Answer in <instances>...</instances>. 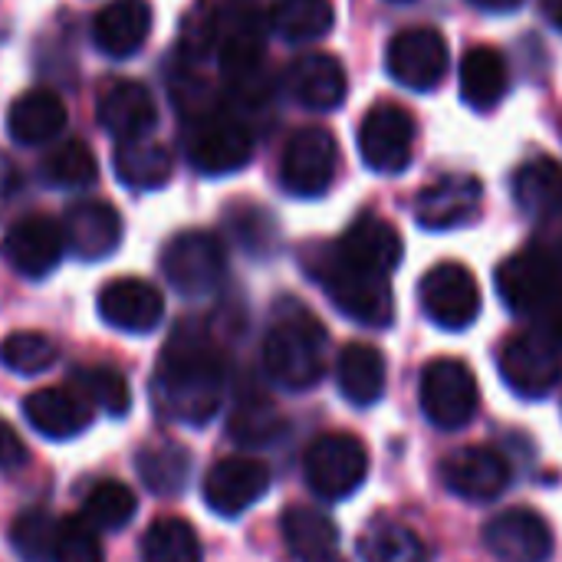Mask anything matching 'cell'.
Here are the masks:
<instances>
[{"mask_svg":"<svg viewBox=\"0 0 562 562\" xmlns=\"http://www.w3.org/2000/svg\"><path fill=\"white\" fill-rule=\"evenodd\" d=\"M63 234L79 260H105L122 244V217L105 201H76L63 217Z\"/></svg>","mask_w":562,"mask_h":562,"instance_id":"cell-20","label":"cell"},{"mask_svg":"<svg viewBox=\"0 0 562 562\" xmlns=\"http://www.w3.org/2000/svg\"><path fill=\"white\" fill-rule=\"evenodd\" d=\"M231 227L234 234L240 237V244L254 254L267 250L270 247V237H273V227L270 221L260 214V211H240V214H231Z\"/></svg>","mask_w":562,"mask_h":562,"instance_id":"cell-45","label":"cell"},{"mask_svg":"<svg viewBox=\"0 0 562 562\" xmlns=\"http://www.w3.org/2000/svg\"><path fill=\"white\" fill-rule=\"evenodd\" d=\"M56 537L59 520L49 517V510H23L10 527V547L23 562H56Z\"/></svg>","mask_w":562,"mask_h":562,"instance_id":"cell-40","label":"cell"},{"mask_svg":"<svg viewBox=\"0 0 562 562\" xmlns=\"http://www.w3.org/2000/svg\"><path fill=\"white\" fill-rule=\"evenodd\" d=\"M418 296H422L425 316L448 333H461L474 326V319L481 316V286L474 273L461 263L431 267L422 277Z\"/></svg>","mask_w":562,"mask_h":562,"instance_id":"cell-9","label":"cell"},{"mask_svg":"<svg viewBox=\"0 0 562 562\" xmlns=\"http://www.w3.org/2000/svg\"><path fill=\"white\" fill-rule=\"evenodd\" d=\"M72 385H76V392H79L89 405L102 408V412L112 415V418H122V415H128V408H132L128 379H125L115 366H82V369L72 372Z\"/></svg>","mask_w":562,"mask_h":562,"instance_id":"cell-37","label":"cell"},{"mask_svg":"<svg viewBox=\"0 0 562 562\" xmlns=\"http://www.w3.org/2000/svg\"><path fill=\"white\" fill-rule=\"evenodd\" d=\"M477 10H487V13H510V10H517L524 0H471Z\"/></svg>","mask_w":562,"mask_h":562,"instance_id":"cell-47","label":"cell"},{"mask_svg":"<svg viewBox=\"0 0 562 562\" xmlns=\"http://www.w3.org/2000/svg\"><path fill=\"white\" fill-rule=\"evenodd\" d=\"M501 375L520 398H543L562 379V349L543 333L514 336L501 352Z\"/></svg>","mask_w":562,"mask_h":562,"instance_id":"cell-11","label":"cell"},{"mask_svg":"<svg viewBox=\"0 0 562 562\" xmlns=\"http://www.w3.org/2000/svg\"><path fill=\"white\" fill-rule=\"evenodd\" d=\"M336 382L346 402L369 408L385 395V356L369 342H352L339 352Z\"/></svg>","mask_w":562,"mask_h":562,"instance_id":"cell-28","label":"cell"},{"mask_svg":"<svg viewBox=\"0 0 562 562\" xmlns=\"http://www.w3.org/2000/svg\"><path fill=\"white\" fill-rule=\"evenodd\" d=\"M151 33V7L148 0H112L95 13L92 40L105 56L128 59L142 49Z\"/></svg>","mask_w":562,"mask_h":562,"instance_id":"cell-24","label":"cell"},{"mask_svg":"<svg viewBox=\"0 0 562 562\" xmlns=\"http://www.w3.org/2000/svg\"><path fill=\"white\" fill-rule=\"evenodd\" d=\"M10 191H13V171H10V165L0 158V204L10 198Z\"/></svg>","mask_w":562,"mask_h":562,"instance_id":"cell-48","label":"cell"},{"mask_svg":"<svg viewBox=\"0 0 562 562\" xmlns=\"http://www.w3.org/2000/svg\"><path fill=\"white\" fill-rule=\"evenodd\" d=\"M161 273L188 300L211 296L227 273L224 244L207 231H184L175 234L161 250Z\"/></svg>","mask_w":562,"mask_h":562,"instance_id":"cell-4","label":"cell"},{"mask_svg":"<svg viewBox=\"0 0 562 562\" xmlns=\"http://www.w3.org/2000/svg\"><path fill=\"white\" fill-rule=\"evenodd\" d=\"M184 155L201 175H234L250 161L254 138L234 115L198 112L184 135Z\"/></svg>","mask_w":562,"mask_h":562,"instance_id":"cell-6","label":"cell"},{"mask_svg":"<svg viewBox=\"0 0 562 562\" xmlns=\"http://www.w3.org/2000/svg\"><path fill=\"white\" fill-rule=\"evenodd\" d=\"M23 464H26V445L20 441L13 425L0 418V471H20Z\"/></svg>","mask_w":562,"mask_h":562,"instance_id":"cell-46","label":"cell"},{"mask_svg":"<svg viewBox=\"0 0 562 562\" xmlns=\"http://www.w3.org/2000/svg\"><path fill=\"white\" fill-rule=\"evenodd\" d=\"M221 46V66L234 82H244L257 76L260 56H263V26L254 13H237L227 30L217 33Z\"/></svg>","mask_w":562,"mask_h":562,"instance_id":"cell-33","label":"cell"},{"mask_svg":"<svg viewBox=\"0 0 562 562\" xmlns=\"http://www.w3.org/2000/svg\"><path fill=\"white\" fill-rule=\"evenodd\" d=\"M385 66L398 86L415 89V92H428V89L441 86V79L448 72V43L431 26L402 30L389 43Z\"/></svg>","mask_w":562,"mask_h":562,"instance_id":"cell-13","label":"cell"},{"mask_svg":"<svg viewBox=\"0 0 562 562\" xmlns=\"http://www.w3.org/2000/svg\"><path fill=\"white\" fill-rule=\"evenodd\" d=\"M333 0H273L270 26L290 43H313L333 30Z\"/></svg>","mask_w":562,"mask_h":562,"instance_id":"cell-34","label":"cell"},{"mask_svg":"<svg viewBox=\"0 0 562 562\" xmlns=\"http://www.w3.org/2000/svg\"><path fill=\"white\" fill-rule=\"evenodd\" d=\"M402 237L398 231L375 217V214H362L352 221V227L342 234V240L336 244V254L369 273H382L389 277L398 263H402Z\"/></svg>","mask_w":562,"mask_h":562,"instance_id":"cell-22","label":"cell"},{"mask_svg":"<svg viewBox=\"0 0 562 562\" xmlns=\"http://www.w3.org/2000/svg\"><path fill=\"white\" fill-rule=\"evenodd\" d=\"M557 26L562 30V0H557Z\"/></svg>","mask_w":562,"mask_h":562,"instance_id":"cell-49","label":"cell"},{"mask_svg":"<svg viewBox=\"0 0 562 562\" xmlns=\"http://www.w3.org/2000/svg\"><path fill=\"white\" fill-rule=\"evenodd\" d=\"M155 408L168 422L207 425L224 402V359L201 323H178L155 369Z\"/></svg>","mask_w":562,"mask_h":562,"instance_id":"cell-1","label":"cell"},{"mask_svg":"<svg viewBox=\"0 0 562 562\" xmlns=\"http://www.w3.org/2000/svg\"><path fill=\"white\" fill-rule=\"evenodd\" d=\"M484 543L501 562H547L553 557L550 524L527 507L497 514L484 527Z\"/></svg>","mask_w":562,"mask_h":562,"instance_id":"cell-16","label":"cell"},{"mask_svg":"<svg viewBox=\"0 0 562 562\" xmlns=\"http://www.w3.org/2000/svg\"><path fill=\"white\" fill-rule=\"evenodd\" d=\"M231 438L240 441V445H250V448H260V445H270L273 438L283 435V418L277 415V408L260 398V395H244L237 405H234V415H231Z\"/></svg>","mask_w":562,"mask_h":562,"instance_id":"cell-41","label":"cell"},{"mask_svg":"<svg viewBox=\"0 0 562 562\" xmlns=\"http://www.w3.org/2000/svg\"><path fill=\"white\" fill-rule=\"evenodd\" d=\"M135 507H138V501H135L128 484H122V481H99L82 497V520L92 530L112 533V530H122V527L132 524Z\"/></svg>","mask_w":562,"mask_h":562,"instance_id":"cell-36","label":"cell"},{"mask_svg":"<svg viewBox=\"0 0 562 562\" xmlns=\"http://www.w3.org/2000/svg\"><path fill=\"white\" fill-rule=\"evenodd\" d=\"M112 165H115L119 181L135 188V191L165 188L171 181V171H175V161H171L168 148L158 145V142H145V138L119 142Z\"/></svg>","mask_w":562,"mask_h":562,"instance_id":"cell-31","label":"cell"},{"mask_svg":"<svg viewBox=\"0 0 562 562\" xmlns=\"http://www.w3.org/2000/svg\"><path fill=\"white\" fill-rule=\"evenodd\" d=\"M135 471L151 494L175 497L191 477V454L175 441H151L135 454Z\"/></svg>","mask_w":562,"mask_h":562,"instance_id":"cell-32","label":"cell"},{"mask_svg":"<svg viewBox=\"0 0 562 562\" xmlns=\"http://www.w3.org/2000/svg\"><path fill=\"white\" fill-rule=\"evenodd\" d=\"M99 316L119 333H151L165 316L161 293L138 277L112 280L99 290Z\"/></svg>","mask_w":562,"mask_h":562,"instance_id":"cell-19","label":"cell"},{"mask_svg":"<svg viewBox=\"0 0 562 562\" xmlns=\"http://www.w3.org/2000/svg\"><path fill=\"white\" fill-rule=\"evenodd\" d=\"M415 119L395 102H375L359 125V151L372 171L398 175L412 165Z\"/></svg>","mask_w":562,"mask_h":562,"instance_id":"cell-10","label":"cell"},{"mask_svg":"<svg viewBox=\"0 0 562 562\" xmlns=\"http://www.w3.org/2000/svg\"><path fill=\"white\" fill-rule=\"evenodd\" d=\"M369 474L366 445L352 435H323L306 448L303 477L313 494L323 501H346L352 497Z\"/></svg>","mask_w":562,"mask_h":562,"instance_id":"cell-5","label":"cell"},{"mask_svg":"<svg viewBox=\"0 0 562 562\" xmlns=\"http://www.w3.org/2000/svg\"><path fill=\"white\" fill-rule=\"evenodd\" d=\"M398 3H402V0H398Z\"/></svg>","mask_w":562,"mask_h":562,"instance_id":"cell-50","label":"cell"},{"mask_svg":"<svg viewBox=\"0 0 562 562\" xmlns=\"http://www.w3.org/2000/svg\"><path fill=\"white\" fill-rule=\"evenodd\" d=\"M99 122L119 142L145 138L158 122V105L142 82H115L99 99Z\"/></svg>","mask_w":562,"mask_h":562,"instance_id":"cell-25","label":"cell"},{"mask_svg":"<svg viewBox=\"0 0 562 562\" xmlns=\"http://www.w3.org/2000/svg\"><path fill=\"white\" fill-rule=\"evenodd\" d=\"M510 86V69L504 56L491 46H474L461 59V95L471 109L487 112L494 109Z\"/></svg>","mask_w":562,"mask_h":562,"instance_id":"cell-29","label":"cell"},{"mask_svg":"<svg viewBox=\"0 0 562 562\" xmlns=\"http://www.w3.org/2000/svg\"><path fill=\"white\" fill-rule=\"evenodd\" d=\"M339 165V148L329 128L306 125L293 132L280 158V184L293 198H319L329 191Z\"/></svg>","mask_w":562,"mask_h":562,"instance_id":"cell-7","label":"cell"},{"mask_svg":"<svg viewBox=\"0 0 562 562\" xmlns=\"http://www.w3.org/2000/svg\"><path fill=\"white\" fill-rule=\"evenodd\" d=\"M484 188L474 175H445L422 188L415 201V217L428 231H454L481 214Z\"/></svg>","mask_w":562,"mask_h":562,"instance_id":"cell-17","label":"cell"},{"mask_svg":"<svg viewBox=\"0 0 562 562\" xmlns=\"http://www.w3.org/2000/svg\"><path fill=\"white\" fill-rule=\"evenodd\" d=\"M217 33H221V26H217L214 10H211L207 3H198V7L188 13L184 26H181V46H184L188 56L201 59V56H207L211 46L217 43Z\"/></svg>","mask_w":562,"mask_h":562,"instance_id":"cell-44","label":"cell"},{"mask_svg":"<svg viewBox=\"0 0 562 562\" xmlns=\"http://www.w3.org/2000/svg\"><path fill=\"white\" fill-rule=\"evenodd\" d=\"M497 290L504 303L520 316L547 313L560 303V270L547 254H517L497 273Z\"/></svg>","mask_w":562,"mask_h":562,"instance_id":"cell-14","label":"cell"},{"mask_svg":"<svg viewBox=\"0 0 562 562\" xmlns=\"http://www.w3.org/2000/svg\"><path fill=\"white\" fill-rule=\"evenodd\" d=\"M514 198L524 214L543 221L562 211V165L553 158L524 161L514 175Z\"/></svg>","mask_w":562,"mask_h":562,"instance_id":"cell-30","label":"cell"},{"mask_svg":"<svg viewBox=\"0 0 562 562\" xmlns=\"http://www.w3.org/2000/svg\"><path fill=\"white\" fill-rule=\"evenodd\" d=\"M142 562H201L194 527L178 517L155 520L142 537Z\"/></svg>","mask_w":562,"mask_h":562,"instance_id":"cell-38","label":"cell"},{"mask_svg":"<svg viewBox=\"0 0 562 562\" xmlns=\"http://www.w3.org/2000/svg\"><path fill=\"white\" fill-rule=\"evenodd\" d=\"M3 260L26 280H43L49 277L63 254H66V234L63 224L46 217V214H30L20 217L7 227L3 244H0Z\"/></svg>","mask_w":562,"mask_h":562,"instance_id":"cell-12","label":"cell"},{"mask_svg":"<svg viewBox=\"0 0 562 562\" xmlns=\"http://www.w3.org/2000/svg\"><path fill=\"white\" fill-rule=\"evenodd\" d=\"M66 125V105L49 89H30L13 99L7 112V128L20 145H43L56 138Z\"/></svg>","mask_w":562,"mask_h":562,"instance_id":"cell-27","label":"cell"},{"mask_svg":"<svg viewBox=\"0 0 562 562\" xmlns=\"http://www.w3.org/2000/svg\"><path fill=\"white\" fill-rule=\"evenodd\" d=\"M362 562H428V547L398 520H372L359 537Z\"/></svg>","mask_w":562,"mask_h":562,"instance_id":"cell-35","label":"cell"},{"mask_svg":"<svg viewBox=\"0 0 562 562\" xmlns=\"http://www.w3.org/2000/svg\"><path fill=\"white\" fill-rule=\"evenodd\" d=\"M0 362L16 375H40L56 362V342L43 333H13L0 342Z\"/></svg>","mask_w":562,"mask_h":562,"instance_id":"cell-42","label":"cell"},{"mask_svg":"<svg viewBox=\"0 0 562 562\" xmlns=\"http://www.w3.org/2000/svg\"><path fill=\"white\" fill-rule=\"evenodd\" d=\"M425 418L441 431H458L477 415V379L458 359H435L422 372Z\"/></svg>","mask_w":562,"mask_h":562,"instance_id":"cell-8","label":"cell"},{"mask_svg":"<svg viewBox=\"0 0 562 562\" xmlns=\"http://www.w3.org/2000/svg\"><path fill=\"white\" fill-rule=\"evenodd\" d=\"M441 481L464 501H494L510 484V464L491 448H458L441 461Z\"/></svg>","mask_w":562,"mask_h":562,"instance_id":"cell-18","label":"cell"},{"mask_svg":"<svg viewBox=\"0 0 562 562\" xmlns=\"http://www.w3.org/2000/svg\"><path fill=\"white\" fill-rule=\"evenodd\" d=\"M82 517H66L59 520V537H56V562H105L102 543Z\"/></svg>","mask_w":562,"mask_h":562,"instance_id":"cell-43","label":"cell"},{"mask_svg":"<svg viewBox=\"0 0 562 562\" xmlns=\"http://www.w3.org/2000/svg\"><path fill=\"white\" fill-rule=\"evenodd\" d=\"M310 273L319 280V286L326 290V296L333 300V306L369 326V329H385L395 319V300H392V286L389 277L382 273H369L349 260H342L336 254V247H323L306 260Z\"/></svg>","mask_w":562,"mask_h":562,"instance_id":"cell-3","label":"cell"},{"mask_svg":"<svg viewBox=\"0 0 562 562\" xmlns=\"http://www.w3.org/2000/svg\"><path fill=\"white\" fill-rule=\"evenodd\" d=\"M346 89H349L346 69L329 53H306L286 69V92L306 109H316V112L339 109L346 99Z\"/></svg>","mask_w":562,"mask_h":562,"instance_id":"cell-23","label":"cell"},{"mask_svg":"<svg viewBox=\"0 0 562 562\" xmlns=\"http://www.w3.org/2000/svg\"><path fill=\"white\" fill-rule=\"evenodd\" d=\"M270 491V468L257 458H224L204 477V504L217 517H240Z\"/></svg>","mask_w":562,"mask_h":562,"instance_id":"cell-15","label":"cell"},{"mask_svg":"<svg viewBox=\"0 0 562 562\" xmlns=\"http://www.w3.org/2000/svg\"><path fill=\"white\" fill-rule=\"evenodd\" d=\"M40 175L53 188H89L95 181L99 168H95L89 145L79 138H69V142H59L56 148H49V155L40 165Z\"/></svg>","mask_w":562,"mask_h":562,"instance_id":"cell-39","label":"cell"},{"mask_svg":"<svg viewBox=\"0 0 562 562\" xmlns=\"http://www.w3.org/2000/svg\"><path fill=\"white\" fill-rule=\"evenodd\" d=\"M286 550L296 562L339 560V530L336 524L313 507H290L280 520Z\"/></svg>","mask_w":562,"mask_h":562,"instance_id":"cell-26","label":"cell"},{"mask_svg":"<svg viewBox=\"0 0 562 562\" xmlns=\"http://www.w3.org/2000/svg\"><path fill=\"white\" fill-rule=\"evenodd\" d=\"M23 415L36 435L53 438V441H69V438L82 435L95 418L92 405L72 389H40V392L26 395Z\"/></svg>","mask_w":562,"mask_h":562,"instance_id":"cell-21","label":"cell"},{"mask_svg":"<svg viewBox=\"0 0 562 562\" xmlns=\"http://www.w3.org/2000/svg\"><path fill=\"white\" fill-rule=\"evenodd\" d=\"M329 336L323 323L296 303H280L273 326L263 339V369L286 392L313 389L326 372Z\"/></svg>","mask_w":562,"mask_h":562,"instance_id":"cell-2","label":"cell"}]
</instances>
